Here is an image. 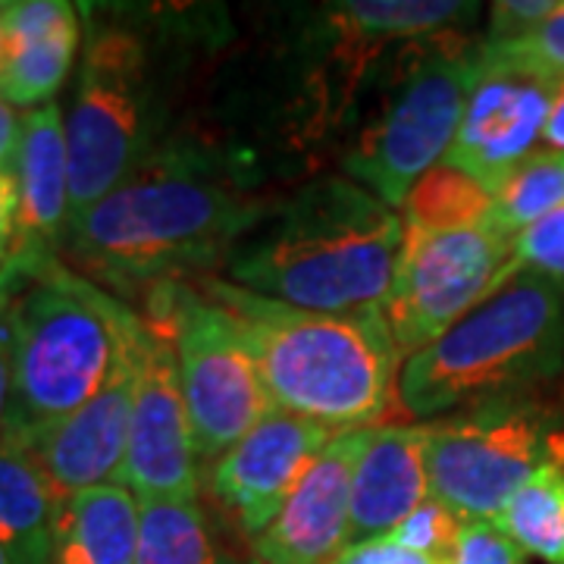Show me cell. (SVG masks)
Returning <instances> with one entry per match:
<instances>
[{"mask_svg": "<svg viewBox=\"0 0 564 564\" xmlns=\"http://www.w3.org/2000/svg\"><path fill=\"white\" fill-rule=\"evenodd\" d=\"M333 436L336 430L276 408L220 462L207 467L214 502L232 518L248 543L273 524L304 470Z\"/></svg>", "mask_w": 564, "mask_h": 564, "instance_id": "4fadbf2b", "label": "cell"}, {"mask_svg": "<svg viewBox=\"0 0 564 564\" xmlns=\"http://www.w3.org/2000/svg\"><path fill=\"white\" fill-rule=\"evenodd\" d=\"M492 207L496 202L489 188L448 163H436L411 188L402 207V220L404 226L423 232H458L492 223Z\"/></svg>", "mask_w": 564, "mask_h": 564, "instance_id": "603a6c76", "label": "cell"}, {"mask_svg": "<svg viewBox=\"0 0 564 564\" xmlns=\"http://www.w3.org/2000/svg\"><path fill=\"white\" fill-rule=\"evenodd\" d=\"M61 505L35 462L0 443V545L10 564H54Z\"/></svg>", "mask_w": 564, "mask_h": 564, "instance_id": "ffe728a7", "label": "cell"}, {"mask_svg": "<svg viewBox=\"0 0 564 564\" xmlns=\"http://www.w3.org/2000/svg\"><path fill=\"white\" fill-rule=\"evenodd\" d=\"M0 66H3V3H0Z\"/></svg>", "mask_w": 564, "mask_h": 564, "instance_id": "e575fe53", "label": "cell"}, {"mask_svg": "<svg viewBox=\"0 0 564 564\" xmlns=\"http://www.w3.org/2000/svg\"><path fill=\"white\" fill-rule=\"evenodd\" d=\"M514 245L518 239L505 236L496 223L458 232L404 226L395 280L383 304L402 358L436 343L508 282Z\"/></svg>", "mask_w": 564, "mask_h": 564, "instance_id": "30bf717a", "label": "cell"}, {"mask_svg": "<svg viewBox=\"0 0 564 564\" xmlns=\"http://www.w3.org/2000/svg\"><path fill=\"white\" fill-rule=\"evenodd\" d=\"M496 524L524 555L564 564V433L555 452L514 492Z\"/></svg>", "mask_w": 564, "mask_h": 564, "instance_id": "44dd1931", "label": "cell"}, {"mask_svg": "<svg viewBox=\"0 0 564 564\" xmlns=\"http://www.w3.org/2000/svg\"><path fill=\"white\" fill-rule=\"evenodd\" d=\"M562 414L536 395H511L426 423V474L464 521L502 518L514 492L562 440Z\"/></svg>", "mask_w": 564, "mask_h": 564, "instance_id": "ba28073f", "label": "cell"}, {"mask_svg": "<svg viewBox=\"0 0 564 564\" xmlns=\"http://www.w3.org/2000/svg\"><path fill=\"white\" fill-rule=\"evenodd\" d=\"M464 524L467 521H464L458 511H452L436 496H430V499H423L404 518L402 524L395 527L389 536H383V540H392V543L402 545L408 552H417L423 558H433V562L445 564L452 558L455 545H458Z\"/></svg>", "mask_w": 564, "mask_h": 564, "instance_id": "484cf974", "label": "cell"}, {"mask_svg": "<svg viewBox=\"0 0 564 564\" xmlns=\"http://www.w3.org/2000/svg\"><path fill=\"white\" fill-rule=\"evenodd\" d=\"M276 207L198 151L161 144L120 188L69 223L61 258L101 289L151 292L226 267Z\"/></svg>", "mask_w": 564, "mask_h": 564, "instance_id": "6da1fadb", "label": "cell"}, {"mask_svg": "<svg viewBox=\"0 0 564 564\" xmlns=\"http://www.w3.org/2000/svg\"><path fill=\"white\" fill-rule=\"evenodd\" d=\"M20 132H22V117L17 113V107L0 98V170L13 166V161H17Z\"/></svg>", "mask_w": 564, "mask_h": 564, "instance_id": "d6a6232c", "label": "cell"}, {"mask_svg": "<svg viewBox=\"0 0 564 564\" xmlns=\"http://www.w3.org/2000/svg\"><path fill=\"white\" fill-rule=\"evenodd\" d=\"M10 299H13V276L7 263L0 267V433L10 404V373H13V339H10Z\"/></svg>", "mask_w": 564, "mask_h": 564, "instance_id": "f546056e", "label": "cell"}, {"mask_svg": "<svg viewBox=\"0 0 564 564\" xmlns=\"http://www.w3.org/2000/svg\"><path fill=\"white\" fill-rule=\"evenodd\" d=\"M370 430H343L302 474L273 524L251 543L258 564H333L348 545L351 484Z\"/></svg>", "mask_w": 564, "mask_h": 564, "instance_id": "9a60e30c", "label": "cell"}, {"mask_svg": "<svg viewBox=\"0 0 564 564\" xmlns=\"http://www.w3.org/2000/svg\"><path fill=\"white\" fill-rule=\"evenodd\" d=\"M333 564H440L423 558L417 552H408L392 540H370V543L345 545V552Z\"/></svg>", "mask_w": 564, "mask_h": 564, "instance_id": "4dcf8cb0", "label": "cell"}, {"mask_svg": "<svg viewBox=\"0 0 564 564\" xmlns=\"http://www.w3.org/2000/svg\"><path fill=\"white\" fill-rule=\"evenodd\" d=\"M248 564H258V562H248Z\"/></svg>", "mask_w": 564, "mask_h": 564, "instance_id": "8d00e7d4", "label": "cell"}, {"mask_svg": "<svg viewBox=\"0 0 564 564\" xmlns=\"http://www.w3.org/2000/svg\"><path fill=\"white\" fill-rule=\"evenodd\" d=\"M540 151H549V154H564V79L558 82L555 98H552V107H549Z\"/></svg>", "mask_w": 564, "mask_h": 564, "instance_id": "836d02e7", "label": "cell"}, {"mask_svg": "<svg viewBox=\"0 0 564 564\" xmlns=\"http://www.w3.org/2000/svg\"><path fill=\"white\" fill-rule=\"evenodd\" d=\"M445 564H527V555L505 536L499 524L467 521Z\"/></svg>", "mask_w": 564, "mask_h": 564, "instance_id": "83f0119b", "label": "cell"}, {"mask_svg": "<svg viewBox=\"0 0 564 564\" xmlns=\"http://www.w3.org/2000/svg\"><path fill=\"white\" fill-rule=\"evenodd\" d=\"M477 79L480 47L440 41L426 61L408 69L380 120L345 154V176L402 214L411 188L452 148Z\"/></svg>", "mask_w": 564, "mask_h": 564, "instance_id": "9c48e42d", "label": "cell"}, {"mask_svg": "<svg viewBox=\"0 0 564 564\" xmlns=\"http://www.w3.org/2000/svg\"><path fill=\"white\" fill-rule=\"evenodd\" d=\"M13 173L20 217L10 261L61 254L69 229V144L66 117L57 101L25 110Z\"/></svg>", "mask_w": 564, "mask_h": 564, "instance_id": "2e32d148", "label": "cell"}, {"mask_svg": "<svg viewBox=\"0 0 564 564\" xmlns=\"http://www.w3.org/2000/svg\"><path fill=\"white\" fill-rule=\"evenodd\" d=\"M480 54L489 61L511 63L545 79H564V0L562 7L536 29L511 41H480Z\"/></svg>", "mask_w": 564, "mask_h": 564, "instance_id": "d4e9b609", "label": "cell"}, {"mask_svg": "<svg viewBox=\"0 0 564 564\" xmlns=\"http://www.w3.org/2000/svg\"><path fill=\"white\" fill-rule=\"evenodd\" d=\"M558 7H562V0H502V3H492L489 32H486L484 41L521 39L524 32L549 20Z\"/></svg>", "mask_w": 564, "mask_h": 564, "instance_id": "f1b7e54d", "label": "cell"}, {"mask_svg": "<svg viewBox=\"0 0 564 564\" xmlns=\"http://www.w3.org/2000/svg\"><path fill=\"white\" fill-rule=\"evenodd\" d=\"M148 314H158L173 336L195 455L207 470L263 417H270L276 402L239 323L195 282H166L151 289Z\"/></svg>", "mask_w": 564, "mask_h": 564, "instance_id": "52a82bcc", "label": "cell"}, {"mask_svg": "<svg viewBox=\"0 0 564 564\" xmlns=\"http://www.w3.org/2000/svg\"><path fill=\"white\" fill-rule=\"evenodd\" d=\"M423 499H430L426 423L373 426L355 467L348 545L389 536Z\"/></svg>", "mask_w": 564, "mask_h": 564, "instance_id": "e0dca14e", "label": "cell"}, {"mask_svg": "<svg viewBox=\"0 0 564 564\" xmlns=\"http://www.w3.org/2000/svg\"><path fill=\"white\" fill-rule=\"evenodd\" d=\"M82 44L79 10L66 0L3 3L0 98L35 110L54 101Z\"/></svg>", "mask_w": 564, "mask_h": 564, "instance_id": "ac0fdd59", "label": "cell"}, {"mask_svg": "<svg viewBox=\"0 0 564 564\" xmlns=\"http://www.w3.org/2000/svg\"><path fill=\"white\" fill-rule=\"evenodd\" d=\"M132 307L126 304L120 326V351L110 367L98 395L82 404L73 417L47 430L29 448H22L41 474L66 502L85 489L107 484H126V448H129V423H132V392H135V367L129 345Z\"/></svg>", "mask_w": 564, "mask_h": 564, "instance_id": "5bb4252c", "label": "cell"}, {"mask_svg": "<svg viewBox=\"0 0 564 564\" xmlns=\"http://www.w3.org/2000/svg\"><path fill=\"white\" fill-rule=\"evenodd\" d=\"M518 273H543L564 285V204L518 236L508 280Z\"/></svg>", "mask_w": 564, "mask_h": 564, "instance_id": "4316f807", "label": "cell"}, {"mask_svg": "<svg viewBox=\"0 0 564 564\" xmlns=\"http://www.w3.org/2000/svg\"><path fill=\"white\" fill-rule=\"evenodd\" d=\"M76 95L66 113L69 223L120 188L161 144V82L139 25L85 17Z\"/></svg>", "mask_w": 564, "mask_h": 564, "instance_id": "8992f818", "label": "cell"}, {"mask_svg": "<svg viewBox=\"0 0 564 564\" xmlns=\"http://www.w3.org/2000/svg\"><path fill=\"white\" fill-rule=\"evenodd\" d=\"M17 217H20V188H17L13 166H7V170H0V267L13 254Z\"/></svg>", "mask_w": 564, "mask_h": 564, "instance_id": "1f68e13d", "label": "cell"}, {"mask_svg": "<svg viewBox=\"0 0 564 564\" xmlns=\"http://www.w3.org/2000/svg\"><path fill=\"white\" fill-rule=\"evenodd\" d=\"M239 323L273 402L336 433L383 426L399 411L402 351L383 307L314 314L270 302L226 276L192 280Z\"/></svg>", "mask_w": 564, "mask_h": 564, "instance_id": "3957f363", "label": "cell"}, {"mask_svg": "<svg viewBox=\"0 0 564 564\" xmlns=\"http://www.w3.org/2000/svg\"><path fill=\"white\" fill-rule=\"evenodd\" d=\"M0 564H10V558H7V552H3V545H0Z\"/></svg>", "mask_w": 564, "mask_h": 564, "instance_id": "d590c367", "label": "cell"}, {"mask_svg": "<svg viewBox=\"0 0 564 564\" xmlns=\"http://www.w3.org/2000/svg\"><path fill=\"white\" fill-rule=\"evenodd\" d=\"M135 564H232L207 524L198 499L139 502Z\"/></svg>", "mask_w": 564, "mask_h": 564, "instance_id": "7402d4cb", "label": "cell"}, {"mask_svg": "<svg viewBox=\"0 0 564 564\" xmlns=\"http://www.w3.org/2000/svg\"><path fill=\"white\" fill-rule=\"evenodd\" d=\"M558 82L480 54V79L467 98L458 135L445 151L443 163L496 192L540 151Z\"/></svg>", "mask_w": 564, "mask_h": 564, "instance_id": "7c38bea8", "label": "cell"}, {"mask_svg": "<svg viewBox=\"0 0 564 564\" xmlns=\"http://www.w3.org/2000/svg\"><path fill=\"white\" fill-rule=\"evenodd\" d=\"M7 270L13 373L0 443L29 448L98 395L120 351L126 304L61 254L7 261Z\"/></svg>", "mask_w": 564, "mask_h": 564, "instance_id": "277c9868", "label": "cell"}, {"mask_svg": "<svg viewBox=\"0 0 564 564\" xmlns=\"http://www.w3.org/2000/svg\"><path fill=\"white\" fill-rule=\"evenodd\" d=\"M135 392L126 448V486L139 502L198 499L202 464L185 408L176 345L158 314H132L129 323Z\"/></svg>", "mask_w": 564, "mask_h": 564, "instance_id": "8fae6325", "label": "cell"}, {"mask_svg": "<svg viewBox=\"0 0 564 564\" xmlns=\"http://www.w3.org/2000/svg\"><path fill=\"white\" fill-rule=\"evenodd\" d=\"M404 220L343 176L304 185L226 261V280L314 314L383 307L402 254Z\"/></svg>", "mask_w": 564, "mask_h": 564, "instance_id": "7a4b0ae2", "label": "cell"}, {"mask_svg": "<svg viewBox=\"0 0 564 564\" xmlns=\"http://www.w3.org/2000/svg\"><path fill=\"white\" fill-rule=\"evenodd\" d=\"M562 370L564 285L543 273H518L436 343L404 358L399 411L423 423L440 421L530 395Z\"/></svg>", "mask_w": 564, "mask_h": 564, "instance_id": "5b68a950", "label": "cell"}, {"mask_svg": "<svg viewBox=\"0 0 564 564\" xmlns=\"http://www.w3.org/2000/svg\"><path fill=\"white\" fill-rule=\"evenodd\" d=\"M139 499L126 484L69 496L54 527V564H135Z\"/></svg>", "mask_w": 564, "mask_h": 564, "instance_id": "d6986e66", "label": "cell"}, {"mask_svg": "<svg viewBox=\"0 0 564 564\" xmlns=\"http://www.w3.org/2000/svg\"><path fill=\"white\" fill-rule=\"evenodd\" d=\"M492 223L518 239L564 204V154L536 151L492 192Z\"/></svg>", "mask_w": 564, "mask_h": 564, "instance_id": "cb8c5ba5", "label": "cell"}]
</instances>
